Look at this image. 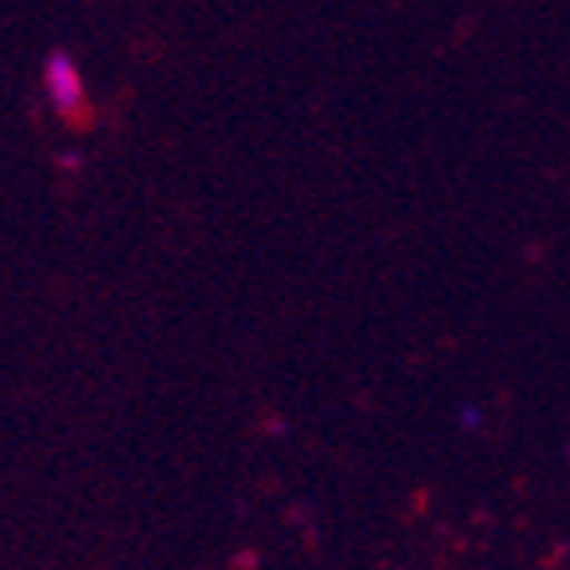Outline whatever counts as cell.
<instances>
[{
  "label": "cell",
  "instance_id": "7a4b0ae2",
  "mask_svg": "<svg viewBox=\"0 0 570 570\" xmlns=\"http://www.w3.org/2000/svg\"><path fill=\"white\" fill-rule=\"evenodd\" d=\"M483 424V412L475 404H463L460 409V428H480Z\"/></svg>",
  "mask_w": 570,
  "mask_h": 570
},
{
  "label": "cell",
  "instance_id": "6da1fadb",
  "mask_svg": "<svg viewBox=\"0 0 570 570\" xmlns=\"http://www.w3.org/2000/svg\"><path fill=\"white\" fill-rule=\"evenodd\" d=\"M45 88H48V99H52L56 111H71V107L83 104V80L76 63L68 60L63 52H52L45 63Z\"/></svg>",
  "mask_w": 570,
  "mask_h": 570
}]
</instances>
